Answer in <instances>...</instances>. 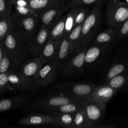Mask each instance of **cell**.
<instances>
[{
  "instance_id": "6da1fadb",
  "label": "cell",
  "mask_w": 128,
  "mask_h": 128,
  "mask_svg": "<svg viewBox=\"0 0 128 128\" xmlns=\"http://www.w3.org/2000/svg\"><path fill=\"white\" fill-rule=\"evenodd\" d=\"M102 4H94L83 22L80 42L75 52L88 46L94 38L102 22L101 8Z\"/></svg>"
},
{
  "instance_id": "7a4b0ae2",
  "label": "cell",
  "mask_w": 128,
  "mask_h": 128,
  "mask_svg": "<svg viewBox=\"0 0 128 128\" xmlns=\"http://www.w3.org/2000/svg\"><path fill=\"white\" fill-rule=\"evenodd\" d=\"M39 22L38 18L34 16H20L14 13L11 32L17 38L26 42L37 32Z\"/></svg>"
},
{
  "instance_id": "3957f363",
  "label": "cell",
  "mask_w": 128,
  "mask_h": 128,
  "mask_svg": "<svg viewBox=\"0 0 128 128\" xmlns=\"http://www.w3.org/2000/svg\"><path fill=\"white\" fill-rule=\"evenodd\" d=\"M3 50L17 64H20L28 58V50L26 45L10 32L1 40Z\"/></svg>"
},
{
  "instance_id": "277c9868",
  "label": "cell",
  "mask_w": 128,
  "mask_h": 128,
  "mask_svg": "<svg viewBox=\"0 0 128 128\" xmlns=\"http://www.w3.org/2000/svg\"><path fill=\"white\" fill-rule=\"evenodd\" d=\"M106 16L108 25L117 29L128 18V4L120 0H108Z\"/></svg>"
},
{
  "instance_id": "5b68a950",
  "label": "cell",
  "mask_w": 128,
  "mask_h": 128,
  "mask_svg": "<svg viewBox=\"0 0 128 128\" xmlns=\"http://www.w3.org/2000/svg\"><path fill=\"white\" fill-rule=\"evenodd\" d=\"M22 63L19 70L22 79L21 90L33 91L37 87L36 77L42 64L38 58L26 60Z\"/></svg>"
},
{
  "instance_id": "8992f818",
  "label": "cell",
  "mask_w": 128,
  "mask_h": 128,
  "mask_svg": "<svg viewBox=\"0 0 128 128\" xmlns=\"http://www.w3.org/2000/svg\"><path fill=\"white\" fill-rule=\"evenodd\" d=\"M82 106L86 110L88 118L86 128H96L105 113L106 104L96 102L88 96L84 99Z\"/></svg>"
},
{
  "instance_id": "52a82bcc",
  "label": "cell",
  "mask_w": 128,
  "mask_h": 128,
  "mask_svg": "<svg viewBox=\"0 0 128 128\" xmlns=\"http://www.w3.org/2000/svg\"><path fill=\"white\" fill-rule=\"evenodd\" d=\"M78 100H83L76 98L66 94L52 96L38 102L29 104L26 108L31 110H40L49 112L50 110L59 106Z\"/></svg>"
},
{
  "instance_id": "ba28073f",
  "label": "cell",
  "mask_w": 128,
  "mask_h": 128,
  "mask_svg": "<svg viewBox=\"0 0 128 128\" xmlns=\"http://www.w3.org/2000/svg\"><path fill=\"white\" fill-rule=\"evenodd\" d=\"M50 28L40 24L36 33L26 42L28 50L34 58H38L48 40Z\"/></svg>"
},
{
  "instance_id": "9c48e42d",
  "label": "cell",
  "mask_w": 128,
  "mask_h": 128,
  "mask_svg": "<svg viewBox=\"0 0 128 128\" xmlns=\"http://www.w3.org/2000/svg\"><path fill=\"white\" fill-rule=\"evenodd\" d=\"M88 46L74 52L63 65L60 72L64 76H68L77 72H82L84 68V58Z\"/></svg>"
},
{
  "instance_id": "30bf717a",
  "label": "cell",
  "mask_w": 128,
  "mask_h": 128,
  "mask_svg": "<svg viewBox=\"0 0 128 128\" xmlns=\"http://www.w3.org/2000/svg\"><path fill=\"white\" fill-rule=\"evenodd\" d=\"M59 72L60 69L54 60L42 66L36 77L37 87L45 88L50 84L54 80Z\"/></svg>"
},
{
  "instance_id": "8fae6325",
  "label": "cell",
  "mask_w": 128,
  "mask_h": 128,
  "mask_svg": "<svg viewBox=\"0 0 128 128\" xmlns=\"http://www.w3.org/2000/svg\"><path fill=\"white\" fill-rule=\"evenodd\" d=\"M94 85L89 84L62 83L58 85V88L72 97L84 100L90 94Z\"/></svg>"
},
{
  "instance_id": "7c38bea8",
  "label": "cell",
  "mask_w": 128,
  "mask_h": 128,
  "mask_svg": "<svg viewBox=\"0 0 128 128\" xmlns=\"http://www.w3.org/2000/svg\"><path fill=\"white\" fill-rule=\"evenodd\" d=\"M31 101L29 94H20L8 98L0 100V112L20 108H26Z\"/></svg>"
},
{
  "instance_id": "4fadbf2b",
  "label": "cell",
  "mask_w": 128,
  "mask_h": 128,
  "mask_svg": "<svg viewBox=\"0 0 128 128\" xmlns=\"http://www.w3.org/2000/svg\"><path fill=\"white\" fill-rule=\"evenodd\" d=\"M63 12V7L54 6L42 12L38 16V18L40 24L50 28L62 16Z\"/></svg>"
},
{
  "instance_id": "5bb4252c",
  "label": "cell",
  "mask_w": 128,
  "mask_h": 128,
  "mask_svg": "<svg viewBox=\"0 0 128 128\" xmlns=\"http://www.w3.org/2000/svg\"><path fill=\"white\" fill-rule=\"evenodd\" d=\"M110 44H98L88 46L84 58V68L94 64L106 53Z\"/></svg>"
},
{
  "instance_id": "9a60e30c",
  "label": "cell",
  "mask_w": 128,
  "mask_h": 128,
  "mask_svg": "<svg viewBox=\"0 0 128 128\" xmlns=\"http://www.w3.org/2000/svg\"><path fill=\"white\" fill-rule=\"evenodd\" d=\"M30 8L34 15L38 16L42 12L54 6L64 7L63 0H29Z\"/></svg>"
},
{
  "instance_id": "2e32d148",
  "label": "cell",
  "mask_w": 128,
  "mask_h": 128,
  "mask_svg": "<svg viewBox=\"0 0 128 128\" xmlns=\"http://www.w3.org/2000/svg\"><path fill=\"white\" fill-rule=\"evenodd\" d=\"M116 92L106 84L94 86L90 96L96 102L106 104L116 94Z\"/></svg>"
},
{
  "instance_id": "e0dca14e",
  "label": "cell",
  "mask_w": 128,
  "mask_h": 128,
  "mask_svg": "<svg viewBox=\"0 0 128 128\" xmlns=\"http://www.w3.org/2000/svg\"><path fill=\"white\" fill-rule=\"evenodd\" d=\"M59 45V40H48L38 58L42 66L54 60L56 58Z\"/></svg>"
},
{
  "instance_id": "ac0fdd59",
  "label": "cell",
  "mask_w": 128,
  "mask_h": 128,
  "mask_svg": "<svg viewBox=\"0 0 128 128\" xmlns=\"http://www.w3.org/2000/svg\"><path fill=\"white\" fill-rule=\"evenodd\" d=\"M22 125L36 126L48 124H54V117L53 116L42 114H32L20 119L18 121Z\"/></svg>"
},
{
  "instance_id": "d6986e66",
  "label": "cell",
  "mask_w": 128,
  "mask_h": 128,
  "mask_svg": "<svg viewBox=\"0 0 128 128\" xmlns=\"http://www.w3.org/2000/svg\"><path fill=\"white\" fill-rule=\"evenodd\" d=\"M70 46L68 34H64L59 40V45L55 60L60 71L66 62L70 57Z\"/></svg>"
},
{
  "instance_id": "ffe728a7",
  "label": "cell",
  "mask_w": 128,
  "mask_h": 128,
  "mask_svg": "<svg viewBox=\"0 0 128 128\" xmlns=\"http://www.w3.org/2000/svg\"><path fill=\"white\" fill-rule=\"evenodd\" d=\"M117 32L116 28H110L100 32L94 38L90 45L98 44H110L114 42V38Z\"/></svg>"
},
{
  "instance_id": "44dd1931",
  "label": "cell",
  "mask_w": 128,
  "mask_h": 128,
  "mask_svg": "<svg viewBox=\"0 0 128 128\" xmlns=\"http://www.w3.org/2000/svg\"><path fill=\"white\" fill-rule=\"evenodd\" d=\"M65 15L50 28L48 40H60L64 34L65 32Z\"/></svg>"
},
{
  "instance_id": "7402d4cb",
  "label": "cell",
  "mask_w": 128,
  "mask_h": 128,
  "mask_svg": "<svg viewBox=\"0 0 128 128\" xmlns=\"http://www.w3.org/2000/svg\"><path fill=\"white\" fill-rule=\"evenodd\" d=\"M74 114L60 113L54 114V124L63 128H74Z\"/></svg>"
},
{
  "instance_id": "603a6c76",
  "label": "cell",
  "mask_w": 128,
  "mask_h": 128,
  "mask_svg": "<svg viewBox=\"0 0 128 128\" xmlns=\"http://www.w3.org/2000/svg\"><path fill=\"white\" fill-rule=\"evenodd\" d=\"M82 24H80L76 26L68 34L70 56L74 52L78 46L80 38Z\"/></svg>"
},
{
  "instance_id": "cb8c5ba5",
  "label": "cell",
  "mask_w": 128,
  "mask_h": 128,
  "mask_svg": "<svg viewBox=\"0 0 128 128\" xmlns=\"http://www.w3.org/2000/svg\"><path fill=\"white\" fill-rule=\"evenodd\" d=\"M83 100L70 102L59 106L50 110L49 112L53 114L60 113L74 114L82 105Z\"/></svg>"
},
{
  "instance_id": "d4e9b609",
  "label": "cell",
  "mask_w": 128,
  "mask_h": 128,
  "mask_svg": "<svg viewBox=\"0 0 128 128\" xmlns=\"http://www.w3.org/2000/svg\"><path fill=\"white\" fill-rule=\"evenodd\" d=\"M88 122L86 110L82 105L74 114V128H86Z\"/></svg>"
},
{
  "instance_id": "484cf974",
  "label": "cell",
  "mask_w": 128,
  "mask_h": 128,
  "mask_svg": "<svg viewBox=\"0 0 128 128\" xmlns=\"http://www.w3.org/2000/svg\"><path fill=\"white\" fill-rule=\"evenodd\" d=\"M20 65L15 62L3 50V54L0 60V73L8 72L15 70L16 68Z\"/></svg>"
},
{
  "instance_id": "4316f807",
  "label": "cell",
  "mask_w": 128,
  "mask_h": 128,
  "mask_svg": "<svg viewBox=\"0 0 128 128\" xmlns=\"http://www.w3.org/2000/svg\"><path fill=\"white\" fill-rule=\"evenodd\" d=\"M12 2L15 14L20 16H34L30 7L29 0H12Z\"/></svg>"
},
{
  "instance_id": "83f0119b",
  "label": "cell",
  "mask_w": 128,
  "mask_h": 128,
  "mask_svg": "<svg viewBox=\"0 0 128 128\" xmlns=\"http://www.w3.org/2000/svg\"><path fill=\"white\" fill-rule=\"evenodd\" d=\"M128 82V76L124 73L116 75L105 82L106 84L118 90L126 86Z\"/></svg>"
},
{
  "instance_id": "f1b7e54d",
  "label": "cell",
  "mask_w": 128,
  "mask_h": 128,
  "mask_svg": "<svg viewBox=\"0 0 128 128\" xmlns=\"http://www.w3.org/2000/svg\"><path fill=\"white\" fill-rule=\"evenodd\" d=\"M8 80L12 90L18 89L21 90L22 79L19 71L16 72V70H12L8 72Z\"/></svg>"
},
{
  "instance_id": "f546056e",
  "label": "cell",
  "mask_w": 128,
  "mask_h": 128,
  "mask_svg": "<svg viewBox=\"0 0 128 128\" xmlns=\"http://www.w3.org/2000/svg\"><path fill=\"white\" fill-rule=\"evenodd\" d=\"M14 14L8 17H0V40L12 31Z\"/></svg>"
},
{
  "instance_id": "4dcf8cb0",
  "label": "cell",
  "mask_w": 128,
  "mask_h": 128,
  "mask_svg": "<svg viewBox=\"0 0 128 128\" xmlns=\"http://www.w3.org/2000/svg\"><path fill=\"white\" fill-rule=\"evenodd\" d=\"M90 10L88 6H76V10L74 16V26L82 24L86 18Z\"/></svg>"
},
{
  "instance_id": "1f68e13d",
  "label": "cell",
  "mask_w": 128,
  "mask_h": 128,
  "mask_svg": "<svg viewBox=\"0 0 128 128\" xmlns=\"http://www.w3.org/2000/svg\"><path fill=\"white\" fill-rule=\"evenodd\" d=\"M126 64L124 63H116L113 64L108 71L105 82L108 80L112 77L124 73L126 70Z\"/></svg>"
},
{
  "instance_id": "d6a6232c",
  "label": "cell",
  "mask_w": 128,
  "mask_h": 128,
  "mask_svg": "<svg viewBox=\"0 0 128 128\" xmlns=\"http://www.w3.org/2000/svg\"><path fill=\"white\" fill-rule=\"evenodd\" d=\"M76 10V6L71 7V8L65 14V32L64 34H68L74 28V20Z\"/></svg>"
},
{
  "instance_id": "836d02e7",
  "label": "cell",
  "mask_w": 128,
  "mask_h": 128,
  "mask_svg": "<svg viewBox=\"0 0 128 128\" xmlns=\"http://www.w3.org/2000/svg\"><path fill=\"white\" fill-rule=\"evenodd\" d=\"M12 6V0H0V17L9 16Z\"/></svg>"
},
{
  "instance_id": "e575fe53",
  "label": "cell",
  "mask_w": 128,
  "mask_h": 128,
  "mask_svg": "<svg viewBox=\"0 0 128 128\" xmlns=\"http://www.w3.org/2000/svg\"><path fill=\"white\" fill-rule=\"evenodd\" d=\"M117 32L116 34L114 42L116 43L124 38L128 32V20H126L116 29Z\"/></svg>"
},
{
  "instance_id": "d590c367",
  "label": "cell",
  "mask_w": 128,
  "mask_h": 128,
  "mask_svg": "<svg viewBox=\"0 0 128 128\" xmlns=\"http://www.w3.org/2000/svg\"><path fill=\"white\" fill-rule=\"evenodd\" d=\"M106 0H71L70 7L77 6H88L90 4H103Z\"/></svg>"
},
{
  "instance_id": "8d00e7d4",
  "label": "cell",
  "mask_w": 128,
  "mask_h": 128,
  "mask_svg": "<svg viewBox=\"0 0 128 128\" xmlns=\"http://www.w3.org/2000/svg\"><path fill=\"white\" fill-rule=\"evenodd\" d=\"M8 73H0V93L12 90L8 82Z\"/></svg>"
},
{
  "instance_id": "74e56055",
  "label": "cell",
  "mask_w": 128,
  "mask_h": 128,
  "mask_svg": "<svg viewBox=\"0 0 128 128\" xmlns=\"http://www.w3.org/2000/svg\"><path fill=\"white\" fill-rule=\"evenodd\" d=\"M114 126H110V125H106V126H104V125H101V126H100V125H97L96 127V128H114Z\"/></svg>"
},
{
  "instance_id": "f35d334b",
  "label": "cell",
  "mask_w": 128,
  "mask_h": 128,
  "mask_svg": "<svg viewBox=\"0 0 128 128\" xmlns=\"http://www.w3.org/2000/svg\"><path fill=\"white\" fill-rule=\"evenodd\" d=\"M2 54H3V48H2V44H1V42L0 40V60L2 58Z\"/></svg>"
},
{
  "instance_id": "ab89813d",
  "label": "cell",
  "mask_w": 128,
  "mask_h": 128,
  "mask_svg": "<svg viewBox=\"0 0 128 128\" xmlns=\"http://www.w3.org/2000/svg\"><path fill=\"white\" fill-rule=\"evenodd\" d=\"M0 96H1V95H0Z\"/></svg>"
},
{
  "instance_id": "60d3db41",
  "label": "cell",
  "mask_w": 128,
  "mask_h": 128,
  "mask_svg": "<svg viewBox=\"0 0 128 128\" xmlns=\"http://www.w3.org/2000/svg\"></svg>"
}]
</instances>
